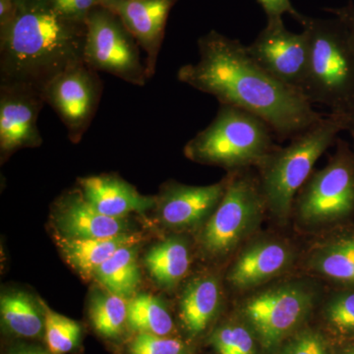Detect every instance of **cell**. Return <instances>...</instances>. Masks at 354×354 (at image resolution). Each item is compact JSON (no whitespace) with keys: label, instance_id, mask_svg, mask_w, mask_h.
I'll return each instance as SVG.
<instances>
[{"label":"cell","instance_id":"6da1fadb","mask_svg":"<svg viewBox=\"0 0 354 354\" xmlns=\"http://www.w3.org/2000/svg\"><path fill=\"white\" fill-rule=\"evenodd\" d=\"M199 60L177 72L181 83L259 116L281 140H291L323 118L301 93L265 71L237 39L212 31L198 41Z\"/></svg>","mask_w":354,"mask_h":354},{"label":"cell","instance_id":"7a4b0ae2","mask_svg":"<svg viewBox=\"0 0 354 354\" xmlns=\"http://www.w3.org/2000/svg\"><path fill=\"white\" fill-rule=\"evenodd\" d=\"M86 23L58 13L48 0L22 3L2 24L0 83L43 90L51 79L84 62Z\"/></svg>","mask_w":354,"mask_h":354},{"label":"cell","instance_id":"3957f363","mask_svg":"<svg viewBox=\"0 0 354 354\" xmlns=\"http://www.w3.org/2000/svg\"><path fill=\"white\" fill-rule=\"evenodd\" d=\"M309 59L302 95L330 113L344 116L354 104V46L346 26L337 18L304 16Z\"/></svg>","mask_w":354,"mask_h":354},{"label":"cell","instance_id":"277c9868","mask_svg":"<svg viewBox=\"0 0 354 354\" xmlns=\"http://www.w3.org/2000/svg\"><path fill=\"white\" fill-rule=\"evenodd\" d=\"M344 130V116L330 113L291 139L286 148H274L260 162V188L266 207L272 215L285 220L292 208L295 195L311 176L317 160Z\"/></svg>","mask_w":354,"mask_h":354},{"label":"cell","instance_id":"5b68a950","mask_svg":"<svg viewBox=\"0 0 354 354\" xmlns=\"http://www.w3.org/2000/svg\"><path fill=\"white\" fill-rule=\"evenodd\" d=\"M274 131L259 116L220 104L211 123L184 148L186 157L201 164L241 171L256 165L277 148Z\"/></svg>","mask_w":354,"mask_h":354},{"label":"cell","instance_id":"8992f818","mask_svg":"<svg viewBox=\"0 0 354 354\" xmlns=\"http://www.w3.org/2000/svg\"><path fill=\"white\" fill-rule=\"evenodd\" d=\"M265 207L259 179L246 169L232 172L223 199L203 230L205 252L214 257L228 255L255 230Z\"/></svg>","mask_w":354,"mask_h":354},{"label":"cell","instance_id":"52a82bcc","mask_svg":"<svg viewBox=\"0 0 354 354\" xmlns=\"http://www.w3.org/2000/svg\"><path fill=\"white\" fill-rule=\"evenodd\" d=\"M313 291L288 283L257 293L242 305V316L266 353H276L295 334L313 308Z\"/></svg>","mask_w":354,"mask_h":354},{"label":"cell","instance_id":"ba28073f","mask_svg":"<svg viewBox=\"0 0 354 354\" xmlns=\"http://www.w3.org/2000/svg\"><path fill=\"white\" fill-rule=\"evenodd\" d=\"M85 23V64L95 71L111 74L132 85L145 86L150 78L138 44L121 21L100 6L91 10Z\"/></svg>","mask_w":354,"mask_h":354},{"label":"cell","instance_id":"9c48e42d","mask_svg":"<svg viewBox=\"0 0 354 354\" xmlns=\"http://www.w3.org/2000/svg\"><path fill=\"white\" fill-rule=\"evenodd\" d=\"M329 164L310 176L297 201L304 223L320 225L348 216L354 209V153L337 139Z\"/></svg>","mask_w":354,"mask_h":354},{"label":"cell","instance_id":"30bf717a","mask_svg":"<svg viewBox=\"0 0 354 354\" xmlns=\"http://www.w3.org/2000/svg\"><path fill=\"white\" fill-rule=\"evenodd\" d=\"M102 82L97 72L79 62L51 79L41 90L44 101L57 113L73 143L80 141L99 108Z\"/></svg>","mask_w":354,"mask_h":354},{"label":"cell","instance_id":"8fae6325","mask_svg":"<svg viewBox=\"0 0 354 354\" xmlns=\"http://www.w3.org/2000/svg\"><path fill=\"white\" fill-rule=\"evenodd\" d=\"M250 57L270 75L302 94L309 59L307 32L288 31L283 19L267 21V26L250 46Z\"/></svg>","mask_w":354,"mask_h":354},{"label":"cell","instance_id":"7c38bea8","mask_svg":"<svg viewBox=\"0 0 354 354\" xmlns=\"http://www.w3.org/2000/svg\"><path fill=\"white\" fill-rule=\"evenodd\" d=\"M41 91L21 84L0 83V152L2 158L43 143L38 127Z\"/></svg>","mask_w":354,"mask_h":354},{"label":"cell","instance_id":"4fadbf2b","mask_svg":"<svg viewBox=\"0 0 354 354\" xmlns=\"http://www.w3.org/2000/svg\"><path fill=\"white\" fill-rule=\"evenodd\" d=\"M176 0H102L146 53L149 78L155 75L165 23Z\"/></svg>","mask_w":354,"mask_h":354},{"label":"cell","instance_id":"5bb4252c","mask_svg":"<svg viewBox=\"0 0 354 354\" xmlns=\"http://www.w3.org/2000/svg\"><path fill=\"white\" fill-rule=\"evenodd\" d=\"M228 177L207 186L167 184L157 200L158 216L167 227H195L214 213L227 189Z\"/></svg>","mask_w":354,"mask_h":354},{"label":"cell","instance_id":"9a60e30c","mask_svg":"<svg viewBox=\"0 0 354 354\" xmlns=\"http://www.w3.org/2000/svg\"><path fill=\"white\" fill-rule=\"evenodd\" d=\"M57 220L62 236L68 239H106L129 232L125 218L100 213L80 190L68 193L58 202Z\"/></svg>","mask_w":354,"mask_h":354},{"label":"cell","instance_id":"2e32d148","mask_svg":"<svg viewBox=\"0 0 354 354\" xmlns=\"http://www.w3.org/2000/svg\"><path fill=\"white\" fill-rule=\"evenodd\" d=\"M80 191L91 206L111 218H125L144 213L157 204L156 198L144 196L131 184L116 176H95L79 179Z\"/></svg>","mask_w":354,"mask_h":354},{"label":"cell","instance_id":"e0dca14e","mask_svg":"<svg viewBox=\"0 0 354 354\" xmlns=\"http://www.w3.org/2000/svg\"><path fill=\"white\" fill-rule=\"evenodd\" d=\"M291 262L292 252L286 244L257 241L239 256L228 274V281L239 290L256 288L285 272Z\"/></svg>","mask_w":354,"mask_h":354},{"label":"cell","instance_id":"ac0fdd59","mask_svg":"<svg viewBox=\"0 0 354 354\" xmlns=\"http://www.w3.org/2000/svg\"><path fill=\"white\" fill-rule=\"evenodd\" d=\"M142 236L125 232L106 239H75L57 237V244L65 260L84 279L94 278L95 270L122 247L139 244Z\"/></svg>","mask_w":354,"mask_h":354},{"label":"cell","instance_id":"d6986e66","mask_svg":"<svg viewBox=\"0 0 354 354\" xmlns=\"http://www.w3.org/2000/svg\"><path fill=\"white\" fill-rule=\"evenodd\" d=\"M221 304L218 279L198 277L184 288L180 300V319L190 337L202 335L213 322Z\"/></svg>","mask_w":354,"mask_h":354},{"label":"cell","instance_id":"ffe728a7","mask_svg":"<svg viewBox=\"0 0 354 354\" xmlns=\"http://www.w3.org/2000/svg\"><path fill=\"white\" fill-rule=\"evenodd\" d=\"M144 264L158 286L171 290L189 270V249L183 239H167L148 251Z\"/></svg>","mask_w":354,"mask_h":354},{"label":"cell","instance_id":"44dd1931","mask_svg":"<svg viewBox=\"0 0 354 354\" xmlns=\"http://www.w3.org/2000/svg\"><path fill=\"white\" fill-rule=\"evenodd\" d=\"M139 244L122 247L95 270L94 278L113 295L130 299L141 283L137 262Z\"/></svg>","mask_w":354,"mask_h":354},{"label":"cell","instance_id":"7402d4cb","mask_svg":"<svg viewBox=\"0 0 354 354\" xmlns=\"http://www.w3.org/2000/svg\"><path fill=\"white\" fill-rule=\"evenodd\" d=\"M0 314L4 327L18 337H37L44 333V314L24 292L2 295Z\"/></svg>","mask_w":354,"mask_h":354},{"label":"cell","instance_id":"603a6c76","mask_svg":"<svg viewBox=\"0 0 354 354\" xmlns=\"http://www.w3.org/2000/svg\"><path fill=\"white\" fill-rule=\"evenodd\" d=\"M127 327L137 334L167 337L174 324L164 302L148 293H140L128 300Z\"/></svg>","mask_w":354,"mask_h":354},{"label":"cell","instance_id":"cb8c5ba5","mask_svg":"<svg viewBox=\"0 0 354 354\" xmlns=\"http://www.w3.org/2000/svg\"><path fill=\"white\" fill-rule=\"evenodd\" d=\"M310 266L327 278L354 285V237L320 247L312 255Z\"/></svg>","mask_w":354,"mask_h":354},{"label":"cell","instance_id":"d4e9b609","mask_svg":"<svg viewBox=\"0 0 354 354\" xmlns=\"http://www.w3.org/2000/svg\"><path fill=\"white\" fill-rule=\"evenodd\" d=\"M128 301L113 293H97L92 298L88 316L95 330L106 339H115L127 326Z\"/></svg>","mask_w":354,"mask_h":354},{"label":"cell","instance_id":"484cf974","mask_svg":"<svg viewBox=\"0 0 354 354\" xmlns=\"http://www.w3.org/2000/svg\"><path fill=\"white\" fill-rule=\"evenodd\" d=\"M44 337L51 354H65L73 351L81 339V326L76 321L53 311L43 304Z\"/></svg>","mask_w":354,"mask_h":354},{"label":"cell","instance_id":"4316f807","mask_svg":"<svg viewBox=\"0 0 354 354\" xmlns=\"http://www.w3.org/2000/svg\"><path fill=\"white\" fill-rule=\"evenodd\" d=\"M255 335L248 326L227 324L212 335L211 342L218 354H257Z\"/></svg>","mask_w":354,"mask_h":354},{"label":"cell","instance_id":"83f0119b","mask_svg":"<svg viewBox=\"0 0 354 354\" xmlns=\"http://www.w3.org/2000/svg\"><path fill=\"white\" fill-rule=\"evenodd\" d=\"M328 326L342 335H354V293L337 295L325 308Z\"/></svg>","mask_w":354,"mask_h":354},{"label":"cell","instance_id":"f1b7e54d","mask_svg":"<svg viewBox=\"0 0 354 354\" xmlns=\"http://www.w3.org/2000/svg\"><path fill=\"white\" fill-rule=\"evenodd\" d=\"M129 354H189L180 339L150 334H137L128 346Z\"/></svg>","mask_w":354,"mask_h":354},{"label":"cell","instance_id":"f546056e","mask_svg":"<svg viewBox=\"0 0 354 354\" xmlns=\"http://www.w3.org/2000/svg\"><path fill=\"white\" fill-rule=\"evenodd\" d=\"M274 354H333L325 337L315 330H297Z\"/></svg>","mask_w":354,"mask_h":354},{"label":"cell","instance_id":"4dcf8cb0","mask_svg":"<svg viewBox=\"0 0 354 354\" xmlns=\"http://www.w3.org/2000/svg\"><path fill=\"white\" fill-rule=\"evenodd\" d=\"M51 6L64 17L85 22L88 14L102 0H48Z\"/></svg>","mask_w":354,"mask_h":354},{"label":"cell","instance_id":"1f68e13d","mask_svg":"<svg viewBox=\"0 0 354 354\" xmlns=\"http://www.w3.org/2000/svg\"><path fill=\"white\" fill-rule=\"evenodd\" d=\"M267 15V21L283 19L285 14H290L297 22L301 23L304 15L298 12L290 0H257Z\"/></svg>","mask_w":354,"mask_h":354},{"label":"cell","instance_id":"d6a6232c","mask_svg":"<svg viewBox=\"0 0 354 354\" xmlns=\"http://www.w3.org/2000/svg\"><path fill=\"white\" fill-rule=\"evenodd\" d=\"M326 11L332 13L335 18L342 21L348 30L349 37L354 46V3L349 1L346 6L339 8H326Z\"/></svg>","mask_w":354,"mask_h":354},{"label":"cell","instance_id":"836d02e7","mask_svg":"<svg viewBox=\"0 0 354 354\" xmlns=\"http://www.w3.org/2000/svg\"><path fill=\"white\" fill-rule=\"evenodd\" d=\"M344 118L346 120V130L351 135L354 142V104L348 109V113L344 114Z\"/></svg>","mask_w":354,"mask_h":354},{"label":"cell","instance_id":"e575fe53","mask_svg":"<svg viewBox=\"0 0 354 354\" xmlns=\"http://www.w3.org/2000/svg\"><path fill=\"white\" fill-rule=\"evenodd\" d=\"M11 354H51L50 351H44L41 348H27L21 349V351H16Z\"/></svg>","mask_w":354,"mask_h":354},{"label":"cell","instance_id":"d590c367","mask_svg":"<svg viewBox=\"0 0 354 354\" xmlns=\"http://www.w3.org/2000/svg\"><path fill=\"white\" fill-rule=\"evenodd\" d=\"M341 354H354V344L346 346V348L342 349Z\"/></svg>","mask_w":354,"mask_h":354},{"label":"cell","instance_id":"8d00e7d4","mask_svg":"<svg viewBox=\"0 0 354 354\" xmlns=\"http://www.w3.org/2000/svg\"><path fill=\"white\" fill-rule=\"evenodd\" d=\"M11 1H12V0H11Z\"/></svg>","mask_w":354,"mask_h":354}]
</instances>
